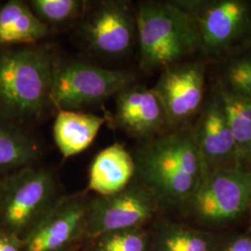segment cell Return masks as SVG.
<instances>
[{
  "mask_svg": "<svg viewBox=\"0 0 251 251\" xmlns=\"http://www.w3.org/2000/svg\"><path fill=\"white\" fill-rule=\"evenodd\" d=\"M136 26L126 5L122 2H106L90 14L83 25V34L94 51L116 57L131 48Z\"/></svg>",
  "mask_w": 251,
  "mask_h": 251,
  "instance_id": "cell-10",
  "label": "cell"
},
{
  "mask_svg": "<svg viewBox=\"0 0 251 251\" xmlns=\"http://www.w3.org/2000/svg\"><path fill=\"white\" fill-rule=\"evenodd\" d=\"M89 205L80 198L55 202L28 232L25 251H61L86 229Z\"/></svg>",
  "mask_w": 251,
  "mask_h": 251,
  "instance_id": "cell-8",
  "label": "cell"
},
{
  "mask_svg": "<svg viewBox=\"0 0 251 251\" xmlns=\"http://www.w3.org/2000/svg\"><path fill=\"white\" fill-rule=\"evenodd\" d=\"M157 200L144 185L126 186L122 191L93 200L88 209L86 234L99 238L107 233L136 229L153 214Z\"/></svg>",
  "mask_w": 251,
  "mask_h": 251,
  "instance_id": "cell-7",
  "label": "cell"
},
{
  "mask_svg": "<svg viewBox=\"0 0 251 251\" xmlns=\"http://www.w3.org/2000/svg\"><path fill=\"white\" fill-rule=\"evenodd\" d=\"M135 172V162L129 152L115 144L96 155L90 167L89 189L100 197L118 193L127 186Z\"/></svg>",
  "mask_w": 251,
  "mask_h": 251,
  "instance_id": "cell-14",
  "label": "cell"
},
{
  "mask_svg": "<svg viewBox=\"0 0 251 251\" xmlns=\"http://www.w3.org/2000/svg\"><path fill=\"white\" fill-rule=\"evenodd\" d=\"M131 80V75L126 71L83 63L55 65L49 100L59 110L75 111L119 93Z\"/></svg>",
  "mask_w": 251,
  "mask_h": 251,
  "instance_id": "cell-4",
  "label": "cell"
},
{
  "mask_svg": "<svg viewBox=\"0 0 251 251\" xmlns=\"http://www.w3.org/2000/svg\"><path fill=\"white\" fill-rule=\"evenodd\" d=\"M116 119L122 128L139 136L152 134L168 123L154 91L143 87L126 88L118 93Z\"/></svg>",
  "mask_w": 251,
  "mask_h": 251,
  "instance_id": "cell-12",
  "label": "cell"
},
{
  "mask_svg": "<svg viewBox=\"0 0 251 251\" xmlns=\"http://www.w3.org/2000/svg\"><path fill=\"white\" fill-rule=\"evenodd\" d=\"M155 251H210V246L198 232L172 225L162 232Z\"/></svg>",
  "mask_w": 251,
  "mask_h": 251,
  "instance_id": "cell-19",
  "label": "cell"
},
{
  "mask_svg": "<svg viewBox=\"0 0 251 251\" xmlns=\"http://www.w3.org/2000/svg\"><path fill=\"white\" fill-rule=\"evenodd\" d=\"M206 166L233 159L238 160L233 133L222 103L212 102L207 107L194 135Z\"/></svg>",
  "mask_w": 251,
  "mask_h": 251,
  "instance_id": "cell-13",
  "label": "cell"
},
{
  "mask_svg": "<svg viewBox=\"0 0 251 251\" xmlns=\"http://www.w3.org/2000/svg\"><path fill=\"white\" fill-rule=\"evenodd\" d=\"M204 72L199 65H171L165 68L152 89L161 102L168 123L191 117L203 98Z\"/></svg>",
  "mask_w": 251,
  "mask_h": 251,
  "instance_id": "cell-11",
  "label": "cell"
},
{
  "mask_svg": "<svg viewBox=\"0 0 251 251\" xmlns=\"http://www.w3.org/2000/svg\"><path fill=\"white\" fill-rule=\"evenodd\" d=\"M225 251H251V238L240 237L231 243Z\"/></svg>",
  "mask_w": 251,
  "mask_h": 251,
  "instance_id": "cell-23",
  "label": "cell"
},
{
  "mask_svg": "<svg viewBox=\"0 0 251 251\" xmlns=\"http://www.w3.org/2000/svg\"><path fill=\"white\" fill-rule=\"evenodd\" d=\"M54 67L41 49L0 55V109L15 117L38 116L50 98Z\"/></svg>",
  "mask_w": 251,
  "mask_h": 251,
  "instance_id": "cell-3",
  "label": "cell"
},
{
  "mask_svg": "<svg viewBox=\"0 0 251 251\" xmlns=\"http://www.w3.org/2000/svg\"><path fill=\"white\" fill-rule=\"evenodd\" d=\"M250 228H251V227H250Z\"/></svg>",
  "mask_w": 251,
  "mask_h": 251,
  "instance_id": "cell-25",
  "label": "cell"
},
{
  "mask_svg": "<svg viewBox=\"0 0 251 251\" xmlns=\"http://www.w3.org/2000/svg\"><path fill=\"white\" fill-rule=\"evenodd\" d=\"M193 198L198 215L206 222L233 220L251 204V171L236 164L205 173Z\"/></svg>",
  "mask_w": 251,
  "mask_h": 251,
  "instance_id": "cell-6",
  "label": "cell"
},
{
  "mask_svg": "<svg viewBox=\"0 0 251 251\" xmlns=\"http://www.w3.org/2000/svg\"><path fill=\"white\" fill-rule=\"evenodd\" d=\"M104 122V118L95 115L59 110L54 122V141L64 157H71L92 144Z\"/></svg>",
  "mask_w": 251,
  "mask_h": 251,
  "instance_id": "cell-15",
  "label": "cell"
},
{
  "mask_svg": "<svg viewBox=\"0 0 251 251\" xmlns=\"http://www.w3.org/2000/svg\"><path fill=\"white\" fill-rule=\"evenodd\" d=\"M54 193L55 182L50 171L28 169L20 172L3 188L0 200L3 225L14 233L33 228L55 203Z\"/></svg>",
  "mask_w": 251,
  "mask_h": 251,
  "instance_id": "cell-5",
  "label": "cell"
},
{
  "mask_svg": "<svg viewBox=\"0 0 251 251\" xmlns=\"http://www.w3.org/2000/svg\"><path fill=\"white\" fill-rule=\"evenodd\" d=\"M39 145L28 135L0 125V169L26 165L39 156Z\"/></svg>",
  "mask_w": 251,
  "mask_h": 251,
  "instance_id": "cell-18",
  "label": "cell"
},
{
  "mask_svg": "<svg viewBox=\"0 0 251 251\" xmlns=\"http://www.w3.org/2000/svg\"><path fill=\"white\" fill-rule=\"evenodd\" d=\"M95 251H145L146 239L137 229L107 233L99 238Z\"/></svg>",
  "mask_w": 251,
  "mask_h": 251,
  "instance_id": "cell-21",
  "label": "cell"
},
{
  "mask_svg": "<svg viewBox=\"0 0 251 251\" xmlns=\"http://www.w3.org/2000/svg\"><path fill=\"white\" fill-rule=\"evenodd\" d=\"M227 79L234 93L251 99V58L233 63L228 70Z\"/></svg>",
  "mask_w": 251,
  "mask_h": 251,
  "instance_id": "cell-22",
  "label": "cell"
},
{
  "mask_svg": "<svg viewBox=\"0 0 251 251\" xmlns=\"http://www.w3.org/2000/svg\"><path fill=\"white\" fill-rule=\"evenodd\" d=\"M144 185L157 201L176 204L196 194L206 166L194 135L157 138L140 150L135 160Z\"/></svg>",
  "mask_w": 251,
  "mask_h": 251,
  "instance_id": "cell-1",
  "label": "cell"
},
{
  "mask_svg": "<svg viewBox=\"0 0 251 251\" xmlns=\"http://www.w3.org/2000/svg\"><path fill=\"white\" fill-rule=\"evenodd\" d=\"M136 25L144 69L167 68L200 47L196 20L180 4L142 3Z\"/></svg>",
  "mask_w": 251,
  "mask_h": 251,
  "instance_id": "cell-2",
  "label": "cell"
},
{
  "mask_svg": "<svg viewBox=\"0 0 251 251\" xmlns=\"http://www.w3.org/2000/svg\"><path fill=\"white\" fill-rule=\"evenodd\" d=\"M222 106L231 127L238 160L251 163V99L234 92L222 93Z\"/></svg>",
  "mask_w": 251,
  "mask_h": 251,
  "instance_id": "cell-17",
  "label": "cell"
},
{
  "mask_svg": "<svg viewBox=\"0 0 251 251\" xmlns=\"http://www.w3.org/2000/svg\"><path fill=\"white\" fill-rule=\"evenodd\" d=\"M48 32L47 25L21 1H9L0 9V45L35 43Z\"/></svg>",
  "mask_w": 251,
  "mask_h": 251,
  "instance_id": "cell-16",
  "label": "cell"
},
{
  "mask_svg": "<svg viewBox=\"0 0 251 251\" xmlns=\"http://www.w3.org/2000/svg\"><path fill=\"white\" fill-rule=\"evenodd\" d=\"M206 4L200 12L192 14L198 25L200 47L206 52L222 51L251 31L250 4L238 0Z\"/></svg>",
  "mask_w": 251,
  "mask_h": 251,
  "instance_id": "cell-9",
  "label": "cell"
},
{
  "mask_svg": "<svg viewBox=\"0 0 251 251\" xmlns=\"http://www.w3.org/2000/svg\"><path fill=\"white\" fill-rule=\"evenodd\" d=\"M0 251H20L18 242L11 236H0Z\"/></svg>",
  "mask_w": 251,
  "mask_h": 251,
  "instance_id": "cell-24",
  "label": "cell"
},
{
  "mask_svg": "<svg viewBox=\"0 0 251 251\" xmlns=\"http://www.w3.org/2000/svg\"><path fill=\"white\" fill-rule=\"evenodd\" d=\"M82 3L77 0H34L31 1V9L45 25L61 24L77 15Z\"/></svg>",
  "mask_w": 251,
  "mask_h": 251,
  "instance_id": "cell-20",
  "label": "cell"
}]
</instances>
